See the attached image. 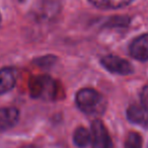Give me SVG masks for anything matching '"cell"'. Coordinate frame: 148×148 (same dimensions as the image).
I'll use <instances>...</instances> for the list:
<instances>
[{
    "label": "cell",
    "instance_id": "obj_1",
    "mask_svg": "<svg viewBox=\"0 0 148 148\" xmlns=\"http://www.w3.org/2000/svg\"><path fill=\"white\" fill-rule=\"evenodd\" d=\"M76 105L87 115L99 116L105 113L107 101L105 97L92 88H82L76 95Z\"/></svg>",
    "mask_w": 148,
    "mask_h": 148
},
{
    "label": "cell",
    "instance_id": "obj_2",
    "mask_svg": "<svg viewBox=\"0 0 148 148\" xmlns=\"http://www.w3.org/2000/svg\"><path fill=\"white\" fill-rule=\"evenodd\" d=\"M55 90L53 79L48 76L35 77L29 83V91L34 97L52 99L55 95Z\"/></svg>",
    "mask_w": 148,
    "mask_h": 148
},
{
    "label": "cell",
    "instance_id": "obj_3",
    "mask_svg": "<svg viewBox=\"0 0 148 148\" xmlns=\"http://www.w3.org/2000/svg\"><path fill=\"white\" fill-rule=\"evenodd\" d=\"M91 148H114L113 141L106 126L99 120L91 123L90 130Z\"/></svg>",
    "mask_w": 148,
    "mask_h": 148
},
{
    "label": "cell",
    "instance_id": "obj_4",
    "mask_svg": "<svg viewBox=\"0 0 148 148\" xmlns=\"http://www.w3.org/2000/svg\"><path fill=\"white\" fill-rule=\"evenodd\" d=\"M101 63L107 70L112 73L120 74V75H128L133 73V67L128 61L122 59L119 56L107 55L101 59Z\"/></svg>",
    "mask_w": 148,
    "mask_h": 148
},
{
    "label": "cell",
    "instance_id": "obj_5",
    "mask_svg": "<svg viewBox=\"0 0 148 148\" xmlns=\"http://www.w3.org/2000/svg\"><path fill=\"white\" fill-rule=\"evenodd\" d=\"M129 53L138 61L148 60V34L136 38L129 47Z\"/></svg>",
    "mask_w": 148,
    "mask_h": 148
},
{
    "label": "cell",
    "instance_id": "obj_6",
    "mask_svg": "<svg viewBox=\"0 0 148 148\" xmlns=\"http://www.w3.org/2000/svg\"><path fill=\"white\" fill-rule=\"evenodd\" d=\"M17 80V70L14 67L0 68V97L12 90Z\"/></svg>",
    "mask_w": 148,
    "mask_h": 148
},
{
    "label": "cell",
    "instance_id": "obj_7",
    "mask_svg": "<svg viewBox=\"0 0 148 148\" xmlns=\"http://www.w3.org/2000/svg\"><path fill=\"white\" fill-rule=\"evenodd\" d=\"M19 120V111L14 107L0 108V132L11 129Z\"/></svg>",
    "mask_w": 148,
    "mask_h": 148
},
{
    "label": "cell",
    "instance_id": "obj_8",
    "mask_svg": "<svg viewBox=\"0 0 148 148\" xmlns=\"http://www.w3.org/2000/svg\"><path fill=\"white\" fill-rule=\"evenodd\" d=\"M127 118L130 122L137 125L147 126L148 125V110L142 105L133 103L127 110Z\"/></svg>",
    "mask_w": 148,
    "mask_h": 148
},
{
    "label": "cell",
    "instance_id": "obj_9",
    "mask_svg": "<svg viewBox=\"0 0 148 148\" xmlns=\"http://www.w3.org/2000/svg\"><path fill=\"white\" fill-rule=\"evenodd\" d=\"M95 6L105 9H117L130 4L133 0H88Z\"/></svg>",
    "mask_w": 148,
    "mask_h": 148
},
{
    "label": "cell",
    "instance_id": "obj_10",
    "mask_svg": "<svg viewBox=\"0 0 148 148\" xmlns=\"http://www.w3.org/2000/svg\"><path fill=\"white\" fill-rule=\"evenodd\" d=\"M74 144L78 146L79 148H84L90 142V132L86 128L79 127L77 128L73 134Z\"/></svg>",
    "mask_w": 148,
    "mask_h": 148
},
{
    "label": "cell",
    "instance_id": "obj_11",
    "mask_svg": "<svg viewBox=\"0 0 148 148\" xmlns=\"http://www.w3.org/2000/svg\"><path fill=\"white\" fill-rule=\"evenodd\" d=\"M142 137L137 132H130L124 143V148H142Z\"/></svg>",
    "mask_w": 148,
    "mask_h": 148
},
{
    "label": "cell",
    "instance_id": "obj_12",
    "mask_svg": "<svg viewBox=\"0 0 148 148\" xmlns=\"http://www.w3.org/2000/svg\"><path fill=\"white\" fill-rule=\"evenodd\" d=\"M140 105L148 110V86H144L140 92Z\"/></svg>",
    "mask_w": 148,
    "mask_h": 148
},
{
    "label": "cell",
    "instance_id": "obj_13",
    "mask_svg": "<svg viewBox=\"0 0 148 148\" xmlns=\"http://www.w3.org/2000/svg\"><path fill=\"white\" fill-rule=\"evenodd\" d=\"M21 148H38V146L34 145V144H25V145L21 146Z\"/></svg>",
    "mask_w": 148,
    "mask_h": 148
},
{
    "label": "cell",
    "instance_id": "obj_14",
    "mask_svg": "<svg viewBox=\"0 0 148 148\" xmlns=\"http://www.w3.org/2000/svg\"><path fill=\"white\" fill-rule=\"evenodd\" d=\"M1 21H2V15L0 13V25H1Z\"/></svg>",
    "mask_w": 148,
    "mask_h": 148
}]
</instances>
